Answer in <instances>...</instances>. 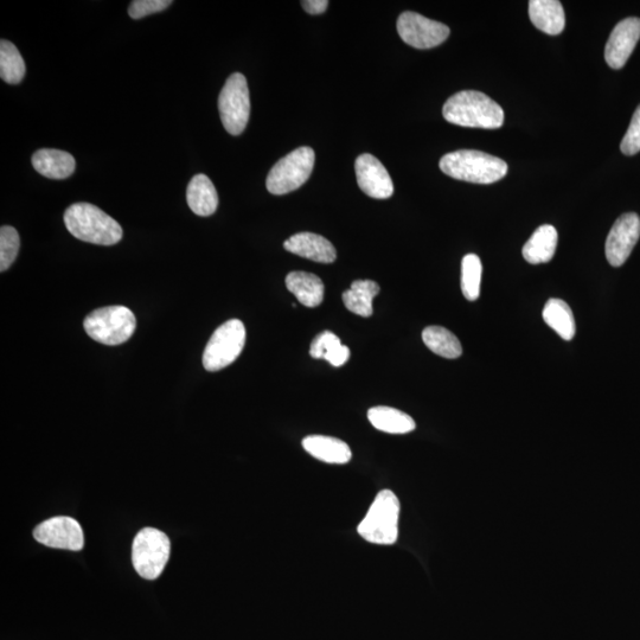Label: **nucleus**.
<instances>
[{
  "label": "nucleus",
  "mask_w": 640,
  "mask_h": 640,
  "mask_svg": "<svg viewBox=\"0 0 640 640\" xmlns=\"http://www.w3.org/2000/svg\"><path fill=\"white\" fill-rule=\"evenodd\" d=\"M448 123L471 128L496 130L504 124V111L488 95L463 91L451 96L443 108Z\"/></svg>",
  "instance_id": "nucleus-1"
},
{
  "label": "nucleus",
  "mask_w": 640,
  "mask_h": 640,
  "mask_svg": "<svg viewBox=\"0 0 640 640\" xmlns=\"http://www.w3.org/2000/svg\"><path fill=\"white\" fill-rule=\"evenodd\" d=\"M68 232L83 242L113 246L123 239V228L94 204L75 203L64 213Z\"/></svg>",
  "instance_id": "nucleus-2"
},
{
  "label": "nucleus",
  "mask_w": 640,
  "mask_h": 640,
  "mask_svg": "<svg viewBox=\"0 0 640 640\" xmlns=\"http://www.w3.org/2000/svg\"><path fill=\"white\" fill-rule=\"evenodd\" d=\"M439 165L445 175L476 184L496 183L508 174V164L504 160L475 150L447 153Z\"/></svg>",
  "instance_id": "nucleus-3"
},
{
  "label": "nucleus",
  "mask_w": 640,
  "mask_h": 640,
  "mask_svg": "<svg viewBox=\"0 0 640 640\" xmlns=\"http://www.w3.org/2000/svg\"><path fill=\"white\" fill-rule=\"evenodd\" d=\"M399 516V498L393 491L382 490L358 526V534L370 543L390 546L398 541Z\"/></svg>",
  "instance_id": "nucleus-4"
},
{
  "label": "nucleus",
  "mask_w": 640,
  "mask_h": 640,
  "mask_svg": "<svg viewBox=\"0 0 640 640\" xmlns=\"http://www.w3.org/2000/svg\"><path fill=\"white\" fill-rule=\"evenodd\" d=\"M87 335L101 344H124L137 328L134 313L125 306H107L95 310L83 322Z\"/></svg>",
  "instance_id": "nucleus-5"
},
{
  "label": "nucleus",
  "mask_w": 640,
  "mask_h": 640,
  "mask_svg": "<svg viewBox=\"0 0 640 640\" xmlns=\"http://www.w3.org/2000/svg\"><path fill=\"white\" fill-rule=\"evenodd\" d=\"M171 543L163 531L155 528L140 530L132 544V563L146 580H156L170 558Z\"/></svg>",
  "instance_id": "nucleus-6"
},
{
  "label": "nucleus",
  "mask_w": 640,
  "mask_h": 640,
  "mask_svg": "<svg viewBox=\"0 0 640 640\" xmlns=\"http://www.w3.org/2000/svg\"><path fill=\"white\" fill-rule=\"evenodd\" d=\"M315 151L311 147H299L280 159L268 174L266 187L272 195H286L302 187L310 178L315 166Z\"/></svg>",
  "instance_id": "nucleus-7"
},
{
  "label": "nucleus",
  "mask_w": 640,
  "mask_h": 640,
  "mask_svg": "<svg viewBox=\"0 0 640 640\" xmlns=\"http://www.w3.org/2000/svg\"><path fill=\"white\" fill-rule=\"evenodd\" d=\"M246 344V328L239 319H230L214 332L203 352V366L220 371L238 360Z\"/></svg>",
  "instance_id": "nucleus-8"
},
{
  "label": "nucleus",
  "mask_w": 640,
  "mask_h": 640,
  "mask_svg": "<svg viewBox=\"0 0 640 640\" xmlns=\"http://www.w3.org/2000/svg\"><path fill=\"white\" fill-rule=\"evenodd\" d=\"M221 121L232 136H240L246 130L251 115V98L245 75L229 76L219 96Z\"/></svg>",
  "instance_id": "nucleus-9"
},
{
  "label": "nucleus",
  "mask_w": 640,
  "mask_h": 640,
  "mask_svg": "<svg viewBox=\"0 0 640 640\" xmlns=\"http://www.w3.org/2000/svg\"><path fill=\"white\" fill-rule=\"evenodd\" d=\"M398 31L402 41L416 49L438 47L450 36L447 25L409 11L399 17Z\"/></svg>",
  "instance_id": "nucleus-10"
},
{
  "label": "nucleus",
  "mask_w": 640,
  "mask_h": 640,
  "mask_svg": "<svg viewBox=\"0 0 640 640\" xmlns=\"http://www.w3.org/2000/svg\"><path fill=\"white\" fill-rule=\"evenodd\" d=\"M37 542L55 549L80 552L85 544V536L80 523L72 517L57 516L44 521L34 530Z\"/></svg>",
  "instance_id": "nucleus-11"
},
{
  "label": "nucleus",
  "mask_w": 640,
  "mask_h": 640,
  "mask_svg": "<svg viewBox=\"0 0 640 640\" xmlns=\"http://www.w3.org/2000/svg\"><path fill=\"white\" fill-rule=\"evenodd\" d=\"M639 238L640 217L635 213L620 216L607 236L605 252L608 262L613 267L624 265Z\"/></svg>",
  "instance_id": "nucleus-12"
},
{
  "label": "nucleus",
  "mask_w": 640,
  "mask_h": 640,
  "mask_svg": "<svg viewBox=\"0 0 640 640\" xmlns=\"http://www.w3.org/2000/svg\"><path fill=\"white\" fill-rule=\"evenodd\" d=\"M357 183L364 194L377 200H386L394 194V184L383 164L369 153H364L355 163Z\"/></svg>",
  "instance_id": "nucleus-13"
},
{
  "label": "nucleus",
  "mask_w": 640,
  "mask_h": 640,
  "mask_svg": "<svg viewBox=\"0 0 640 640\" xmlns=\"http://www.w3.org/2000/svg\"><path fill=\"white\" fill-rule=\"evenodd\" d=\"M640 38V18L630 17L618 23L608 38L605 60L613 69H622Z\"/></svg>",
  "instance_id": "nucleus-14"
},
{
  "label": "nucleus",
  "mask_w": 640,
  "mask_h": 640,
  "mask_svg": "<svg viewBox=\"0 0 640 640\" xmlns=\"http://www.w3.org/2000/svg\"><path fill=\"white\" fill-rule=\"evenodd\" d=\"M284 248L287 252L320 264H332L337 258L334 245L323 236L313 233L305 232L291 236L285 241Z\"/></svg>",
  "instance_id": "nucleus-15"
},
{
  "label": "nucleus",
  "mask_w": 640,
  "mask_h": 640,
  "mask_svg": "<svg viewBox=\"0 0 640 640\" xmlns=\"http://www.w3.org/2000/svg\"><path fill=\"white\" fill-rule=\"evenodd\" d=\"M529 17L535 27L544 34L560 35L565 29V10L558 0H531Z\"/></svg>",
  "instance_id": "nucleus-16"
},
{
  "label": "nucleus",
  "mask_w": 640,
  "mask_h": 640,
  "mask_svg": "<svg viewBox=\"0 0 640 640\" xmlns=\"http://www.w3.org/2000/svg\"><path fill=\"white\" fill-rule=\"evenodd\" d=\"M31 162L38 174L50 179H66L74 174L76 168L70 153L55 149L38 150Z\"/></svg>",
  "instance_id": "nucleus-17"
},
{
  "label": "nucleus",
  "mask_w": 640,
  "mask_h": 640,
  "mask_svg": "<svg viewBox=\"0 0 640 640\" xmlns=\"http://www.w3.org/2000/svg\"><path fill=\"white\" fill-rule=\"evenodd\" d=\"M303 447L312 457L328 464H347L352 457L347 443L324 435H310L303 440Z\"/></svg>",
  "instance_id": "nucleus-18"
},
{
  "label": "nucleus",
  "mask_w": 640,
  "mask_h": 640,
  "mask_svg": "<svg viewBox=\"0 0 640 640\" xmlns=\"http://www.w3.org/2000/svg\"><path fill=\"white\" fill-rule=\"evenodd\" d=\"M558 241V230L550 224H544L535 230L533 236L524 245V259L531 265L546 264L553 259Z\"/></svg>",
  "instance_id": "nucleus-19"
},
{
  "label": "nucleus",
  "mask_w": 640,
  "mask_h": 640,
  "mask_svg": "<svg viewBox=\"0 0 640 640\" xmlns=\"http://www.w3.org/2000/svg\"><path fill=\"white\" fill-rule=\"evenodd\" d=\"M187 200L192 213L207 217L213 215L219 206V195L213 182L206 175H196L191 179Z\"/></svg>",
  "instance_id": "nucleus-20"
},
{
  "label": "nucleus",
  "mask_w": 640,
  "mask_h": 640,
  "mask_svg": "<svg viewBox=\"0 0 640 640\" xmlns=\"http://www.w3.org/2000/svg\"><path fill=\"white\" fill-rule=\"evenodd\" d=\"M287 290L306 307H317L323 303L325 287L322 279L307 272H291L286 277Z\"/></svg>",
  "instance_id": "nucleus-21"
},
{
  "label": "nucleus",
  "mask_w": 640,
  "mask_h": 640,
  "mask_svg": "<svg viewBox=\"0 0 640 640\" xmlns=\"http://www.w3.org/2000/svg\"><path fill=\"white\" fill-rule=\"evenodd\" d=\"M380 293V286L373 280H356L348 291L343 293V303L357 316L373 315V300Z\"/></svg>",
  "instance_id": "nucleus-22"
},
{
  "label": "nucleus",
  "mask_w": 640,
  "mask_h": 640,
  "mask_svg": "<svg viewBox=\"0 0 640 640\" xmlns=\"http://www.w3.org/2000/svg\"><path fill=\"white\" fill-rule=\"evenodd\" d=\"M368 419L376 430L389 434H407L415 430V421L399 409L374 407L369 409Z\"/></svg>",
  "instance_id": "nucleus-23"
},
{
  "label": "nucleus",
  "mask_w": 640,
  "mask_h": 640,
  "mask_svg": "<svg viewBox=\"0 0 640 640\" xmlns=\"http://www.w3.org/2000/svg\"><path fill=\"white\" fill-rule=\"evenodd\" d=\"M543 320L565 341H572L576 325L571 307L561 299H549L543 309Z\"/></svg>",
  "instance_id": "nucleus-24"
},
{
  "label": "nucleus",
  "mask_w": 640,
  "mask_h": 640,
  "mask_svg": "<svg viewBox=\"0 0 640 640\" xmlns=\"http://www.w3.org/2000/svg\"><path fill=\"white\" fill-rule=\"evenodd\" d=\"M310 355L316 360L323 358L331 366L342 367L349 361L350 350L342 344L341 339L335 334L330 331H324L312 342Z\"/></svg>",
  "instance_id": "nucleus-25"
},
{
  "label": "nucleus",
  "mask_w": 640,
  "mask_h": 640,
  "mask_svg": "<svg viewBox=\"0 0 640 640\" xmlns=\"http://www.w3.org/2000/svg\"><path fill=\"white\" fill-rule=\"evenodd\" d=\"M422 341L434 354L448 358V360H456L463 354L462 343L459 342L457 336L441 326H428L422 332Z\"/></svg>",
  "instance_id": "nucleus-26"
},
{
  "label": "nucleus",
  "mask_w": 640,
  "mask_h": 640,
  "mask_svg": "<svg viewBox=\"0 0 640 640\" xmlns=\"http://www.w3.org/2000/svg\"><path fill=\"white\" fill-rule=\"evenodd\" d=\"M25 62L14 43L0 42V78L10 85H18L25 76Z\"/></svg>",
  "instance_id": "nucleus-27"
},
{
  "label": "nucleus",
  "mask_w": 640,
  "mask_h": 640,
  "mask_svg": "<svg viewBox=\"0 0 640 640\" xmlns=\"http://www.w3.org/2000/svg\"><path fill=\"white\" fill-rule=\"evenodd\" d=\"M482 273V261L476 254H467L462 262V291L470 302L479 298Z\"/></svg>",
  "instance_id": "nucleus-28"
},
{
  "label": "nucleus",
  "mask_w": 640,
  "mask_h": 640,
  "mask_svg": "<svg viewBox=\"0 0 640 640\" xmlns=\"http://www.w3.org/2000/svg\"><path fill=\"white\" fill-rule=\"evenodd\" d=\"M19 247H21V239L14 227L3 226L0 229V272L8 271L14 264Z\"/></svg>",
  "instance_id": "nucleus-29"
},
{
  "label": "nucleus",
  "mask_w": 640,
  "mask_h": 640,
  "mask_svg": "<svg viewBox=\"0 0 640 640\" xmlns=\"http://www.w3.org/2000/svg\"><path fill=\"white\" fill-rule=\"evenodd\" d=\"M170 5H172L171 0H134L128 9V15L133 19H142L164 11Z\"/></svg>",
  "instance_id": "nucleus-30"
},
{
  "label": "nucleus",
  "mask_w": 640,
  "mask_h": 640,
  "mask_svg": "<svg viewBox=\"0 0 640 640\" xmlns=\"http://www.w3.org/2000/svg\"><path fill=\"white\" fill-rule=\"evenodd\" d=\"M620 150L625 156L637 155L640 151V105L633 114L629 130H627Z\"/></svg>",
  "instance_id": "nucleus-31"
},
{
  "label": "nucleus",
  "mask_w": 640,
  "mask_h": 640,
  "mask_svg": "<svg viewBox=\"0 0 640 640\" xmlns=\"http://www.w3.org/2000/svg\"><path fill=\"white\" fill-rule=\"evenodd\" d=\"M303 8L311 15H320L328 9L329 2L326 0H304L302 2Z\"/></svg>",
  "instance_id": "nucleus-32"
}]
</instances>
